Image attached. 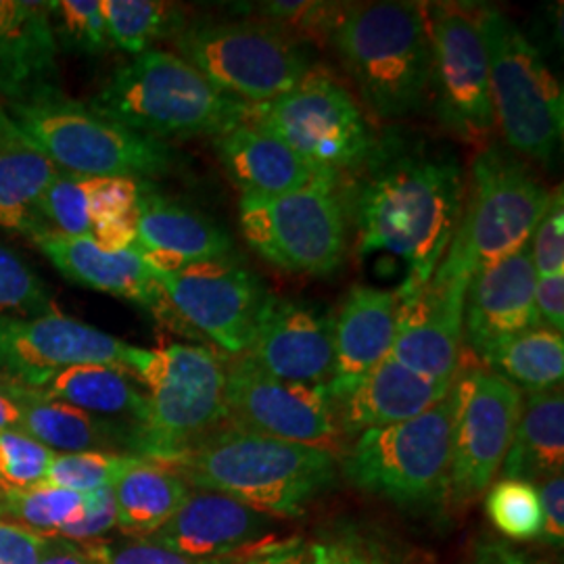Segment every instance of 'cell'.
Here are the masks:
<instances>
[{
  "instance_id": "836d02e7",
  "label": "cell",
  "mask_w": 564,
  "mask_h": 564,
  "mask_svg": "<svg viewBox=\"0 0 564 564\" xmlns=\"http://www.w3.org/2000/svg\"><path fill=\"white\" fill-rule=\"evenodd\" d=\"M489 372L529 393L561 387L564 379V339L561 333L535 326L498 343L485 354Z\"/></svg>"
},
{
  "instance_id": "8d00e7d4",
  "label": "cell",
  "mask_w": 564,
  "mask_h": 564,
  "mask_svg": "<svg viewBox=\"0 0 564 564\" xmlns=\"http://www.w3.org/2000/svg\"><path fill=\"white\" fill-rule=\"evenodd\" d=\"M347 4L343 2H321V0H272L258 2L249 9L262 20L263 25L279 30L293 41L324 44L330 41L333 30L341 20Z\"/></svg>"
},
{
  "instance_id": "44dd1931",
  "label": "cell",
  "mask_w": 564,
  "mask_h": 564,
  "mask_svg": "<svg viewBox=\"0 0 564 564\" xmlns=\"http://www.w3.org/2000/svg\"><path fill=\"white\" fill-rule=\"evenodd\" d=\"M535 286L538 272L529 245L502 262L479 270L464 295V347L481 360L498 343L542 326Z\"/></svg>"
},
{
  "instance_id": "5b68a950",
  "label": "cell",
  "mask_w": 564,
  "mask_h": 564,
  "mask_svg": "<svg viewBox=\"0 0 564 564\" xmlns=\"http://www.w3.org/2000/svg\"><path fill=\"white\" fill-rule=\"evenodd\" d=\"M552 193L502 144H487L473 162L463 220L433 279L466 284L487 265L524 249L544 218Z\"/></svg>"
},
{
  "instance_id": "11a10c76",
  "label": "cell",
  "mask_w": 564,
  "mask_h": 564,
  "mask_svg": "<svg viewBox=\"0 0 564 564\" xmlns=\"http://www.w3.org/2000/svg\"><path fill=\"white\" fill-rule=\"evenodd\" d=\"M13 137H20V132L13 126V121L9 120L4 105L0 101V139H13Z\"/></svg>"
},
{
  "instance_id": "6da1fadb",
  "label": "cell",
  "mask_w": 564,
  "mask_h": 564,
  "mask_svg": "<svg viewBox=\"0 0 564 564\" xmlns=\"http://www.w3.org/2000/svg\"><path fill=\"white\" fill-rule=\"evenodd\" d=\"M362 256L387 253L405 265V297L433 276L463 220L466 181L458 155L424 137L389 132L341 195Z\"/></svg>"
},
{
  "instance_id": "52a82bcc",
  "label": "cell",
  "mask_w": 564,
  "mask_h": 564,
  "mask_svg": "<svg viewBox=\"0 0 564 564\" xmlns=\"http://www.w3.org/2000/svg\"><path fill=\"white\" fill-rule=\"evenodd\" d=\"M4 111L21 137L65 174L144 181L176 163V153L165 142L105 120L61 93L59 86L28 101L9 102Z\"/></svg>"
},
{
  "instance_id": "7a4b0ae2",
  "label": "cell",
  "mask_w": 564,
  "mask_h": 564,
  "mask_svg": "<svg viewBox=\"0 0 564 564\" xmlns=\"http://www.w3.org/2000/svg\"><path fill=\"white\" fill-rule=\"evenodd\" d=\"M162 466L186 485L230 496L262 514L300 517L335 481L337 456L228 426Z\"/></svg>"
},
{
  "instance_id": "f6af8a7d",
  "label": "cell",
  "mask_w": 564,
  "mask_h": 564,
  "mask_svg": "<svg viewBox=\"0 0 564 564\" xmlns=\"http://www.w3.org/2000/svg\"><path fill=\"white\" fill-rule=\"evenodd\" d=\"M116 527H118V514H116L113 487H102L88 494L86 514L78 523L65 529L61 538L76 544H90Z\"/></svg>"
},
{
  "instance_id": "d6a6232c",
  "label": "cell",
  "mask_w": 564,
  "mask_h": 564,
  "mask_svg": "<svg viewBox=\"0 0 564 564\" xmlns=\"http://www.w3.org/2000/svg\"><path fill=\"white\" fill-rule=\"evenodd\" d=\"M188 494V485L176 473L142 458L113 485L118 529L128 538L153 535L176 514Z\"/></svg>"
},
{
  "instance_id": "b9f144b4",
  "label": "cell",
  "mask_w": 564,
  "mask_h": 564,
  "mask_svg": "<svg viewBox=\"0 0 564 564\" xmlns=\"http://www.w3.org/2000/svg\"><path fill=\"white\" fill-rule=\"evenodd\" d=\"M55 452L23 435L0 431V494L44 484Z\"/></svg>"
},
{
  "instance_id": "ee69618b",
  "label": "cell",
  "mask_w": 564,
  "mask_h": 564,
  "mask_svg": "<svg viewBox=\"0 0 564 564\" xmlns=\"http://www.w3.org/2000/svg\"><path fill=\"white\" fill-rule=\"evenodd\" d=\"M531 262L538 279L564 276V203L563 188L552 193L544 218L529 241Z\"/></svg>"
},
{
  "instance_id": "4dcf8cb0",
  "label": "cell",
  "mask_w": 564,
  "mask_h": 564,
  "mask_svg": "<svg viewBox=\"0 0 564 564\" xmlns=\"http://www.w3.org/2000/svg\"><path fill=\"white\" fill-rule=\"evenodd\" d=\"M59 172L21 134L0 139V228L30 239L48 230L42 197Z\"/></svg>"
},
{
  "instance_id": "9f6ffc18",
  "label": "cell",
  "mask_w": 564,
  "mask_h": 564,
  "mask_svg": "<svg viewBox=\"0 0 564 564\" xmlns=\"http://www.w3.org/2000/svg\"><path fill=\"white\" fill-rule=\"evenodd\" d=\"M2 514H4V512H2V502H0V517H2Z\"/></svg>"
},
{
  "instance_id": "8992f818",
  "label": "cell",
  "mask_w": 564,
  "mask_h": 564,
  "mask_svg": "<svg viewBox=\"0 0 564 564\" xmlns=\"http://www.w3.org/2000/svg\"><path fill=\"white\" fill-rule=\"evenodd\" d=\"M123 368L147 387V414L130 437L144 460L170 463L223 423L226 368L212 349L128 345Z\"/></svg>"
},
{
  "instance_id": "60d3db41",
  "label": "cell",
  "mask_w": 564,
  "mask_h": 564,
  "mask_svg": "<svg viewBox=\"0 0 564 564\" xmlns=\"http://www.w3.org/2000/svg\"><path fill=\"white\" fill-rule=\"evenodd\" d=\"M48 7L51 13L59 18L53 30L55 39L63 42L65 48L99 55L113 46L102 18L101 0H61L48 2Z\"/></svg>"
},
{
  "instance_id": "f907efd6",
  "label": "cell",
  "mask_w": 564,
  "mask_h": 564,
  "mask_svg": "<svg viewBox=\"0 0 564 564\" xmlns=\"http://www.w3.org/2000/svg\"><path fill=\"white\" fill-rule=\"evenodd\" d=\"M310 550L302 540L263 545L251 550L241 564H307Z\"/></svg>"
},
{
  "instance_id": "74e56055",
  "label": "cell",
  "mask_w": 564,
  "mask_h": 564,
  "mask_svg": "<svg viewBox=\"0 0 564 564\" xmlns=\"http://www.w3.org/2000/svg\"><path fill=\"white\" fill-rule=\"evenodd\" d=\"M137 454H113V452H76L55 454L46 470L44 484L90 494L102 487H113L132 466L141 463Z\"/></svg>"
},
{
  "instance_id": "4316f807",
  "label": "cell",
  "mask_w": 564,
  "mask_h": 564,
  "mask_svg": "<svg viewBox=\"0 0 564 564\" xmlns=\"http://www.w3.org/2000/svg\"><path fill=\"white\" fill-rule=\"evenodd\" d=\"M57 88V39L48 2L0 0L2 105Z\"/></svg>"
},
{
  "instance_id": "d590c367",
  "label": "cell",
  "mask_w": 564,
  "mask_h": 564,
  "mask_svg": "<svg viewBox=\"0 0 564 564\" xmlns=\"http://www.w3.org/2000/svg\"><path fill=\"white\" fill-rule=\"evenodd\" d=\"M0 502L2 512L21 527L44 538H61L86 514L88 494L41 484L0 494Z\"/></svg>"
},
{
  "instance_id": "277c9868",
  "label": "cell",
  "mask_w": 564,
  "mask_h": 564,
  "mask_svg": "<svg viewBox=\"0 0 564 564\" xmlns=\"http://www.w3.org/2000/svg\"><path fill=\"white\" fill-rule=\"evenodd\" d=\"M88 107L105 120L163 142L216 139L249 118V105L216 90L181 55L155 48L116 69Z\"/></svg>"
},
{
  "instance_id": "e0dca14e",
  "label": "cell",
  "mask_w": 564,
  "mask_h": 564,
  "mask_svg": "<svg viewBox=\"0 0 564 564\" xmlns=\"http://www.w3.org/2000/svg\"><path fill=\"white\" fill-rule=\"evenodd\" d=\"M126 343L57 312L32 318L0 316V370L25 387L78 364L121 366Z\"/></svg>"
},
{
  "instance_id": "83f0119b",
  "label": "cell",
  "mask_w": 564,
  "mask_h": 564,
  "mask_svg": "<svg viewBox=\"0 0 564 564\" xmlns=\"http://www.w3.org/2000/svg\"><path fill=\"white\" fill-rule=\"evenodd\" d=\"M454 383L419 375L391 356L377 364L362 379L335 400L345 431H368L405 423L442 402Z\"/></svg>"
},
{
  "instance_id": "7402d4cb",
  "label": "cell",
  "mask_w": 564,
  "mask_h": 564,
  "mask_svg": "<svg viewBox=\"0 0 564 564\" xmlns=\"http://www.w3.org/2000/svg\"><path fill=\"white\" fill-rule=\"evenodd\" d=\"M218 160L242 197H281L307 188H341V176L303 160L258 126H241L214 139Z\"/></svg>"
},
{
  "instance_id": "f5cc1de1",
  "label": "cell",
  "mask_w": 564,
  "mask_h": 564,
  "mask_svg": "<svg viewBox=\"0 0 564 564\" xmlns=\"http://www.w3.org/2000/svg\"><path fill=\"white\" fill-rule=\"evenodd\" d=\"M473 564H533V561L502 540L487 538L475 544Z\"/></svg>"
},
{
  "instance_id": "f546056e",
  "label": "cell",
  "mask_w": 564,
  "mask_h": 564,
  "mask_svg": "<svg viewBox=\"0 0 564 564\" xmlns=\"http://www.w3.org/2000/svg\"><path fill=\"white\" fill-rule=\"evenodd\" d=\"M564 395L561 387L529 393L523 402L502 479H545L563 473Z\"/></svg>"
},
{
  "instance_id": "ba28073f",
  "label": "cell",
  "mask_w": 564,
  "mask_h": 564,
  "mask_svg": "<svg viewBox=\"0 0 564 564\" xmlns=\"http://www.w3.org/2000/svg\"><path fill=\"white\" fill-rule=\"evenodd\" d=\"M496 126L512 153L550 165L564 130V93L540 51L505 11L477 4Z\"/></svg>"
},
{
  "instance_id": "ab89813d",
  "label": "cell",
  "mask_w": 564,
  "mask_h": 564,
  "mask_svg": "<svg viewBox=\"0 0 564 564\" xmlns=\"http://www.w3.org/2000/svg\"><path fill=\"white\" fill-rule=\"evenodd\" d=\"M57 312L46 282L36 270L0 242V316L32 318Z\"/></svg>"
},
{
  "instance_id": "d6986e66",
  "label": "cell",
  "mask_w": 564,
  "mask_h": 564,
  "mask_svg": "<svg viewBox=\"0 0 564 564\" xmlns=\"http://www.w3.org/2000/svg\"><path fill=\"white\" fill-rule=\"evenodd\" d=\"M242 356L282 381L328 384L335 360L333 316L312 303L268 293Z\"/></svg>"
},
{
  "instance_id": "7bdbcfd3",
  "label": "cell",
  "mask_w": 564,
  "mask_h": 564,
  "mask_svg": "<svg viewBox=\"0 0 564 564\" xmlns=\"http://www.w3.org/2000/svg\"><path fill=\"white\" fill-rule=\"evenodd\" d=\"M90 554L101 564H241L249 554H235L228 558L195 561L155 544L147 538H128L118 542H90Z\"/></svg>"
},
{
  "instance_id": "d4e9b609",
  "label": "cell",
  "mask_w": 564,
  "mask_h": 564,
  "mask_svg": "<svg viewBox=\"0 0 564 564\" xmlns=\"http://www.w3.org/2000/svg\"><path fill=\"white\" fill-rule=\"evenodd\" d=\"M398 291L351 286L339 316L333 318V379L326 384L333 402L391 356L398 326Z\"/></svg>"
},
{
  "instance_id": "9c48e42d",
  "label": "cell",
  "mask_w": 564,
  "mask_h": 564,
  "mask_svg": "<svg viewBox=\"0 0 564 564\" xmlns=\"http://www.w3.org/2000/svg\"><path fill=\"white\" fill-rule=\"evenodd\" d=\"M174 44L216 90L245 105L281 97L312 69L305 44L256 21L188 23Z\"/></svg>"
},
{
  "instance_id": "816d5d0a",
  "label": "cell",
  "mask_w": 564,
  "mask_h": 564,
  "mask_svg": "<svg viewBox=\"0 0 564 564\" xmlns=\"http://www.w3.org/2000/svg\"><path fill=\"white\" fill-rule=\"evenodd\" d=\"M39 564H101L86 544H76L63 538H46Z\"/></svg>"
},
{
  "instance_id": "484cf974",
  "label": "cell",
  "mask_w": 564,
  "mask_h": 564,
  "mask_svg": "<svg viewBox=\"0 0 564 564\" xmlns=\"http://www.w3.org/2000/svg\"><path fill=\"white\" fill-rule=\"evenodd\" d=\"M32 241L72 282L116 295L126 302L141 303L153 312L167 307L155 270L144 262L137 247L105 251L88 239L67 237L55 230H44Z\"/></svg>"
},
{
  "instance_id": "3957f363",
  "label": "cell",
  "mask_w": 564,
  "mask_h": 564,
  "mask_svg": "<svg viewBox=\"0 0 564 564\" xmlns=\"http://www.w3.org/2000/svg\"><path fill=\"white\" fill-rule=\"evenodd\" d=\"M328 42L375 116L400 120L429 102L433 53L426 4H347Z\"/></svg>"
},
{
  "instance_id": "f1b7e54d",
  "label": "cell",
  "mask_w": 564,
  "mask_h": 564,
  "mask_svg": "<svg viewBox=\"0 0 564 564\" xmlns=\"http://www.w3.org/2000/svg\"><path fill=\"white\" fill-rule=\"evenodd\" d=\"M7 393L21 410V433L55 454L105 452L113 447V424L32 387L2 377Z\"/></svg>"
},
{
  "instance_id": "1f68e13d",
  "label": "cell",
  "mask_w": 564,
  "mask_h": 564,
  "mask_svg": "<svg viewBox=\"0 0 564 564\" xmlns=\"http://www.w3.org/2000/svg\"><path fill=\"white\" fill-rule=\"evenodd\" d=\"M36 391L69 403L93 416H130L137 424L147 414V393L121 366L78 364L46 379Z\"/></svg>"
},
{
  "instance_id": "bcb514c9",
  "label": "cell",
  "mask_w": 564,
  "mask_h": 564,
  "mask_svg": "<svg viewBox=\"0 0 564 564\" xmlns=\"http://www.w3.org/2000/svg\"><path fill=\"white\" fill-rule=\"evenodd\" d=\"M307 564H387V561L372 545L354 538H339L312 545Z\"/></svg>"
},
{
  "instance_id": "ffe728a7",
  "label": "cell",
  "mask_w": 564,
  "mask_h": 564,
  "mask_svg": "<svg viewBox=\"0 0 564 564\" xmlns=\"http://www.w3.org/2000/svg\"><path fill=\"white\" fill-rule=\"evenodd\" d=\"M466 284L429 279L400 297L391 358L435 381L454 383L463 362Z\"/></svg>"
},
{
  "instance_id": "f35d334b",
  "label": "cell",
  "mask_w": 564,
  "mask_h": 564,
  "mask_svg": "<svg viewBox=\"0 0 564 564\" xmlns=\"http://www.w3.org/2000/svg\"><path fill=\"white\" fill-rule=\"evenodd\" d=\"M485 510L494 527L510 540H535L542 533L538 487L523 479H502L487 494Z\"/></svg>"
},
{
  "instance_id": "681fc988",
  "label": "cell",
  "mask_w": 564,
  "mask_h": 564,
  "mask_svg": "<svg viewBox=\"0 0 564 564\" xmlns=\"http://www.w3.org/2000/svg\"><path fill=\"white\" fill-rule=\"evenodd\" d=\"M535 307L540 323L556 333H564V276L538 279Z\"/></svg>"
},
{
  "instance_id": "cb8c5ba5",
  "label": "cell",
  "mask_w": 564,
  "mask_h": 564,
  "mask_svg": "<svg viewBox=\"0 0 564 564\" xmlns=\"http://www.w3.org/2000/svg\"><path fill=\"white\" fill-rule=\"evenodd\" d=\"M270 517L218 491L197 489L186 496L176 514L147 540L195 561L239 554L262 540Z\"/></svg>"
},
{
  "instance_id": "db71d44e",
  "label": "cell",
  "mask_w": 564,
  "mask_h": 564,
  "mask_svg": "<svg viewBox=\"0 0 564 564\" xmlns=\"http://www.w3.org/2000/svg\"><path fill=\"white\" fill-rule=\"evenodd\" d=\"M20 405L7 393L2 379H0V431H20Z\"/></svg>"
},
{
  "instance_id": "e575fe53",
  "label": "cell",
  "mask_w": 564,
  "mask_h": 564,
  "mask_svg": "<svg viewBox=\"0 0 564 564\" xmlns=\"http://www.w3.org/2000/svg\"><path fill=\"white\" fill-rule=\"evenodd\" d=\"M101 11L111 44L134 57L188 25L178 4L162 0H101Z\"/></svg>"
},
{
  "instance_id": "c3c4849f",
  "label": "cell",
  "mask_w": 564,
  "mask_h": 564,
  "mask_svg": "<svg viewBox=\"0 0 564 564\" xmlns=\"http://www.w3.org/2000/svg\"><path fill=\"white\" fill-rule=\"evenodd\" d=\"M540 494L542 505V542L561 547L564 542V477L563 473L545 477Z\"/></svg>"
},
{
  "instance_id": "8fae6325",
  "label": "cell",
  "mask_w": 564,
  "mask_h": 564,
  "mask_svg": "<svg viewBox=\"0 0 564 564\" xmlns=\"http://www.w3.org/2000/svg\"><path fill=\"white\" fill-rule=\"evenodd\" d=\"M454 389L405 423L368 429L345 458V475L364 491L398 505L437 502L447 496Z\"/></svg>"
},
{
  "instance_id": "7c38bea8",
  "label": "cell",
  "mask_w": 564,
  "mask_h": 564,
  "mask_svg": "<svg viewBox=\"0 0 564 564\" xmlns=\"http://www.w3.org/2000/svg\"><path fill=\"white\" fill-rule=\"evenodd\" d=\"M241 232L265 262L297 274L335 272L347 253L341 188H307L281 197H241Z\"/></svg>"
},
{
  "instance_id": "9a60e30c",
  "label": "cell",
  "mask_w": 564,
  "mask_h": 564,
  "mask_svg": "<svg viewBox=\"0 0 564 564\" xmlns=\"http://www.w3.org/2000/svg\"><path fill=\"white\" fill-rule=\"evenodd\" d=\"M523 410V391L473 368L454 381L452 456L447 494L454 502L481 496L505 463Z\"/></svg>"
},
{
  "instance_id": "7dc6e473",
  "label": "cell",
  "mask_w": 564,
  "mask_h": 564,
  "mask_svg": "<svg viewBox=\"0 0 564 564\" xmlns=\"http://www.w3.org/2000/svg\"><path fill=\"white\" fill-rule=\"evenodd\" d=\"M46 538L18 523L0 521V564H39Z\"/></svg>"
},
{
  "instance_id": "4fadbf2b",
  "label": "cell",
  "mask_w": 564,
  "mask_h": 564,
  "mask_svg": "<svg viewBox=\"0 0 564 564\" xmlns=\"http://www.w3.org/2000/svg\"><path fill=\"white\" fill-rule=\"evenodd\" d=\"M431 34L429 102L449 134L468 144L494 137L496 118L489 90V63L477 25V4H426Z\"/></svg>"
},
{
  "instance_id": "30bf717a",
  "label": "cell",
  "mask_w": 564,
  "mask_h": 564,
  "mask_svg": "<svg viewBox=\"0 0 564 564\" xmlns=\"http://www.w3.org/2000/svg\"><path fill=\"white\" fill-rule=\"evenodd\" d=\"M247 121L274 134L316 167L341 176V181L362 165L377 141L351 93L318 65H312L289 93L249 105Z\"/></svg>"
},
{
  "instance_id": "5bb4252c",
  "label": "cell",
  "mask_w": 564,
  "mask_h": 564,
  "mask_svg": "<svg viewBox=\"0 0 564 564\" xmlns=\"http://www.w3.org/2000/svg\"><path fill=\"white\" fill-rule=\"evenodd\" d=\"M224 421L230 426L335 454L341 421L326 384L282 381L241 356L228 366Z\"/></svg>"
},
{
  "instance_id": "2e32d148",
  "label": "cell",
  "mask_w": 564,
  "mask_h": 564,
  "mask_svg": "<svg viewBox=\"0 0 564 564\" xmlns=\"http://www.w3.org/2000/svg\"><path fill=\"white\" fill-rule=\"evenodd\" d=\"M170 310L230 356H242L268 297L263 282L235 256L155 272Z\"/></svg>"
},
{
  "instance_id": "603a6c76",
  "label": "cell",
  "mask_w": 564,
  "mask_h": 564,
  "mask_svg": "<svg viewBox=\"0 0 564 564\" xmlns=\"http://www.w3.org/2000/svg\"><path fill=\"white\" fill-rule=\"evenodd\" d=\"M134 247L144 262L162 274L235 256V241L220 224L193 207L163 197L147 182L141 184Z\"/></svg>"
},
{
  "instance_id": "ac0fdd59",
  "label": "cell",
  "mask_w": 564,
  "mask_h": 564,
  "mask_svg": "<svg viewBox=\"0 0 564 564\" xmlns=\"http://www.w3.org/2000/svg\"><path fill=\"white\" fill-rule=\"evenodd\" d=\"M142 182L59 172L42 197V218L48 230L88 239L105 251L130 249L137 245Z\"/></svg>"
}]
</instances>
